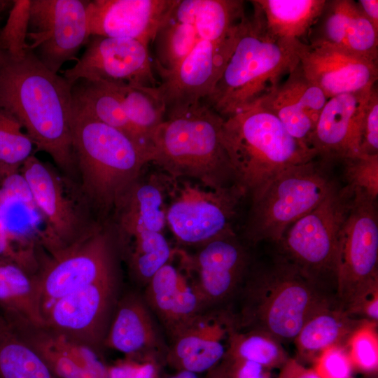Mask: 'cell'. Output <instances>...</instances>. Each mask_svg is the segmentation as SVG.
Returning a JSON list of instances; mask_svg holds the SVG:
<instances>
[{
	"label": "cell",
	"instance_id": "10",
	"mask_svg": "<svg viewBox=\"0 0 378 378\" xmlns=\"http://www.w3.org/2000/svg\"><path fill=\"white\" fill-rule=\"evenodd\" d=\"M378 220L376 201L352 194L340 232L335 300L345 312L378 286Z\"/></svg>",
	"mask_w": 378,
	"mask_h": 378
},
{
	"label": "cell",
	"instance_id": "17",
	"mask_svg": "<svg viewBox=\"0 0 378 378\" xmlns=\"http://www.w3.org/2000/svg\"><path fill=\"white\" fill-rule=\"evenodd\" d=\"M20 173L46 222L43 241L52 255L80 239L84 235L78 234V216L52 168L31 155L20 167Z\"/></svg>",
	"mask_w": 378,
	"mask_h": 378
},
{
	"label": "cell",
	"instance_id": "12",
	"mask_svg": "<svg viewBox=\"0 0 378 378\" xmlns=\"http://www.w3.org/2000/svg\"><path fill=\"white\" fill-rule=\"evenodd\" d=\"M120 290L118 270L44 307V326L102 354Z\"/></svg>",
	"mask_w": 378,
	"mask_h": 378
},
{
	"label": "cell",
	"instance_id": "53",
	"mask_svg": "<svg viewBox=\"0 0 378 378\" xmlns=\"http://www.w3.org/2000/svg\"><path fill=\"white\" fill-rule=\"evenodd\" d=\"M7 324L2 317H0V333L6 328Z\"/></svg>",
	"mask_w": 378,
	"mask_h": 378
},
{
	"label": "cell",
	"instance_id": "25",
	"mask_svg": "<svg viewBox=\"0 0 378 378\" xmlns=\"http://www.w3.org/2000/svg\"><path fill=\"white\" fill-rule=\"evenodd\" d=\"M307 44L336 48L378 63V31L354 0H326Z\"/></svg>",
	"mask_w": 378,
	"mask_h": 378
},
{
	"label": "cell",
	"instance_id": "1",
	"mask_svg": "<svg viewBox=\"0 0 378 378\" xmlns=\"http://www.w3.org/2000/svg\"><path fill=\"white\" fill-rule=\"evenodd\" d=\"M72 89L30 50L16 59L0 56V108L19 121L36 150L48 153L66 170L75 162Z\"/></svg>",
	"mask_w": 378,
	"mask_h": 378
},
{
	"label": "cell",
	"instance_id": "28",
	"mask_svg": "<svg viewBox=\"0 0 378 378\" xmlns=\"http://www.w3.org/2000/svg\"><path fill=\"white\" fill-rule=\"evenodd\" d=\"M361 321L348 314L336 302L323 307L305 321L295 337L296 359L312 363L327 348L344 346Z\"/></svg>",
	"mask_w": 378,
	"mask_h": 378
},
{
	"label": "cell",
	"instance_id": "45",
	"mask_svg": "<svg viewBox=\"0 0 378 378\" xmlns=\"http://www.w3.org/2000/svg\"><path fill=\"white\" fill-rule=\"evenodd\" d=\"M220 364L227 378H272L270 370L255 362L223 358Z\"/></svg>",
	"mask_w": 378,
	"mask_h": 378
},
{
	"label": "cell",
	"instance_id": "30",
	"mask_svg": "<svg viewBox=\"0 0 378 378\" xmlns=\"http://www.w3.org/2000/svg\"><path fill=\"white\" fill-rule=\"evenodd\" d=\"M0 308L3 317L16 316L44 326L34 276L14 261L0 257Z\"/></svg>",
	"mask_w": 378,
	"mask_h": 378
},
{
	"label": "cell",
	"instance_id": "34",
	"mask_svg": "<svg viewBox=\"0 0 378 378\" xmlns=\"http://www.w3.org/2000/svg\"><path fill=\"white\" fill-rule=\"evenodd\" d=\"M224 358L246 360L272 370L281 368L288 358L282 343L274 336L259 330H239L229 333Z\"/></svg>",
	"mask_w": 378,
	"mask_h": 378
},
{
	"label": "cell",
	"instance_id": "48",
	"mask_svg": "<svg viewBox=\"0 0 378 378\" xmlns=\"http://www.w3.org/2000/svg\"><path fill=\"white\" fill-rule=\"evenodd\" d=\"M165 368L154 360L139 361L132 378H164Z\"/></svg>",
	"mask_w": 378,
	"mask_h": 378
},
{
	"label": "cell",
	"instance_id": "24",
	"mask_svg": "<svg viewBox=\"0 0 378 378\" xmlns=\"http://www.w3.org/2000/svg\"><path fill=\"white\" fill-rule=\"evenodd\" d=\"M373 85L328 99L312 139L317 157L331 162L360 155L361 122Z\"/></svg>",
	"mask_w": 378,
	"mask_h": 378
},
{
	"label": "cell",
	"instance_id": "18",
	"mask_svg": "<svg viewBox=\"0 0 378 378\" xmlns=\"http://www.w3.org/2000/svg\"><path fill=\"white\" fill-rule=\"evenodd\" d=\"M233 327L232 309L203 312L169 341L166 367L174 372L206 373L223 359Z\"/></svg>",
	"mask_w": 378,
	"mask_h": 378
},
{
	"label": "cell",
	"instance_id": "16",
	"mask_svg": "<svg viewBox=\"0 0 378 378\" xmlns=\"http://www.w3.org/2000/svg\"><path fill=\"white\" fill-rule=\"evenodd\" d=\"M76 63L63 76L79 80L155 87L148 46L134 39L90 36Z\"/></svg>",
	"mask_w": 378,
	"mask_h": 378
},
{
	"label": "cell",
	"instance_id": "37",
	"mask_svg": "<svg viewBox=\"0 0 378 378\" xmlns=\"http://www.w3.org/2000/svg\"><path fill=\"white\" fill-rule=\"evenodd\" d=\"M258 101L279 120L295 140L312 149V139L315 125L300 106L280 87L279 83Z\"/></svg>",
	"mask_w": 378,
	"mask_h": 378
},
{
	"label": "cell",
	"instance_id": "6",
	"mask_svg": "<svg viewBox=\"0 0 378 378\" xmlns=\"http://www.w3.org/2000/svg\"><path fill=\"white\" fill-rule=\"evenodd\" d=\"M71 140L85 192L99 207H118L150 162V152L74 106Z\"/></svg>",
	"mask_w": 378,
	"mask_h": 378
},
{
	"label": "cell",
	"instance_id": "41",
	"mask_svg": "<svg viewBox=\"0 0 378 378\" xmlns=\"http://www.w3.org/2000/svg\"><path fill=\"white\" fill-rule=\"evenodd\" d=\"M279 85L300 106L316 127L328 98L318 86L306 77L299 62Z\"/></svg>",
	"mask_w": 378,
	"mask_h": 378
},
{
	"label": "cell",
	"instance_id": "42",
	"mask_svg": "<svg viewBox=\"0 0 378 378\" xmlns=\"http://www.w3.org/2000/svg\"><path fill=\"white\" fill-rule=\"evenodd\" d=\"M341 160L344 164L346 187L351 192L376 201L378 196V155H359Z\"/></svg>",
	"mask_w": 378,
	"mask_h": 378
},
{
	"label": "cell",
	"instance_id": "5",
	"mask_svg": "<svg viewBox=\"0 0 378 378\" xmlns=\"http://www.w3.org/2000/svg\"><path fill=\"white\" fill-rule=\"evenodd\" d=\"M244 18L234 50L205 103L225 118L257 102L298 64L297 46L274 38L255 5Z\"/></svg>",
	"mask_w": 378,
	"mask_h": 378
},
{
	"label": "cell",
	"instance_id": "31",
	"mask_svg": "<svg viewBox=\"0 0 378 378\" xmlns=\"http://www.w3.org/2000/svg\"><path fill=\"white\" fill-rule=\"evenodd\" d=\"M74 106L149 148L131 125L118 92L111 83L79 80L73 86Z\"/></svg>",
	"mask_w": 378,
	"mask_h": 378
},
{
	"label": "cell",
	"instance_id": "36",
	"mask_svg": "<svg viewBox=\"0 0 378 378\" xmlns=\"http://www.w3.org/2000/svg\"><path fill=\"white\" fill-rule=\"evenodd\" d=\"M200 41L191 24L178 21L169 15L153 41L158 74L176 66Z\"/></svg>",
	"mask_w": 378,
	"mask_h": 378
},
{
	"label": "cell",
	"instance_id": "40",
	"mask_svg": "<svg viewBox=\"0 0 378 378\" xmlns=\"http://www.w3.org/2000/svg\"><path fill=\"white\" fill-rule=\"evenodd\" d=\"M31 0H15L6 22L0 31V49L16 59L28 51L27 35Z\"/></svg>",
	"mask_w": 378,
	"mask_h": 378
},
{
	"label": "cell",
	"instance_id": "19",
	"mask_svg": "<svg viewBox=\"0 0 378 378\" xmlns=\"http://www.w3.org/2000/svg\"><path fill=\"white\" fill-rule=\"evenodd\" d=\"M142 293L130 290L118 302L104 347L137 361L154 360L165 367L169 344Z\"/></svg>",
	"mask_w": 378,
	"mask_h": 378
},
{
	"label": "cell",
	"instance_id": "11",
	"mask_svg": "<svg viewBox=\"0 0 378 378\" xmlns=\"http://www.w3.org/2000/svg\"><path fill=\"white\" fill-rule=\"evenodd\" d=\"M177 253L206 310L232 309L252 262L234 231L201 245L193 254L178 248Z\"/></svg>",
	"mask_w": 378,
	"mask_h": 378
},
{
	"label": "cell",
	"instance_id": "38",
	"mask_svg": "<svg viewBox=\"0 0 378 378\" xmlns=\"http://www.w3.org/2000/svg\"><path fill=\"white\" fill-rule=\"evenodd\" d=\"M34 144L19 121L0 108V180L18 172L34 150Z\"/></svg>",
	"mask_w": 378,
	"mask_h": 378
},
{
	"label": "cell",
	"instance_id": "14",
	"mask_svg": "<svg viewBox=\"0 0 378 378\" xmlns=\"http://www.w3.org/2000/svg\"><path fill=\"white\" fill-rule=\"evenodd\" d=\"M87 4L80 0H31L28 48L55 74L66 62L78 59L90 37Z\"/></svg>",
	"mask_w": 378,
	"mask_h": 378
},
{
	"label": "cell",
	"instance_id": "21",
	"mask_svg": "<svg viewBox=\"0 0 378 378\" xmlns=\"http://www.w3.org/2000/svg\"><path fill=\"white\" fill-rule=\"evenodd\" d=\"M4 320L58 378H109L108 364L94 349L20 317Z\"/></svg>",
	"mask_w": 378,
	"mask_h": 378
},
{
	"label": "cell",
	"instance_id": "52",
	"mask_svg": "<svg viewBox=\"0 0 378 378\" xmlns=\"http://www.w3.org/2000/svg\"><path fill=\"white\" fill-rule=\"evenodd\" d=\"M164 378H201L200 375L186 371H176L169 376Z\"/></svg>",
	"mask_w": 378,
	"mask_h": 378
},
{
	"label": "cell",
	"instance_id": "47",
	"mask_svg": "<svg viewBox=\"0 0 378 378\" xmlns=\"http://www.w3.org/2000/svg\"><path fill=\"white\" fill-rule=\"evenodd\" d=\"M276 378H321L312 368H307L296 358H288Z\"/></svg>",
	"mask_w": 378,
	"mask_h": 378
},
{
	"label": "cell",
	"instance_id": "23",
	"mask_svg": "<svg viewBox=\"0 0 378 378\" xmlns=\"http://www.w3.org/2000/svg\"><path fill=\"white\" fill-rule=\"evenodd\" d=\"M297 55L306 77L328 99L368 88L377 81L378 63L343 50L300 43Z\"/></svg>",
	"mask_w": 378,
	"mask_h": 378
},
{
	"label": "cell",
	"instance_id": "33",
	"mask_svg": "<svg viewBox=\"0 0 378 378\" xmlns=\"http://www.w3.org/2000/svg\"><path fill=\"white\" fill-rule=\"evenodd\" d=\"M131 125L147 145L166 116L164 102L155 87L113 84Z\"/></svg>",
	"mask_w": 378,
	"mask_h": 378
},
{
	"label": "cell",
	"instance_id": "27",
	"mask_svg": "<svg viewBox=\"0 0 378 378\" xmlns=\"http://www.w3.org/2000/svg\"><path fill=\"white\" fill-rule=\"evenodd\" d=\"M171 16L191 24L201 41H218L239 27L246 15L240 0H178Z\"/></svg>",
	"mask_w": 378,
	"mask_h": 378
},
{
	"label": "cell",
	"instance_id": "22",
	"mask_svg": "<svg viewBox=\"0 0 378 378\" xmlns=\"http://www.w3.org/2000/svg\"><path fill=\"white\" fill-rule=\"evenodd\" d=\"M175 250L173 258L155 273L142 293L167 342L206 311Z\"/></svg>",
	"mask_w": 378,
	"mask_h": 378
},
{
	"label": "cell",
	"instance_id": "29",
	"mask_svg": "<svg viewBox=\"0 0 378 378\" xmlns=\"http://www.w3.org/2000/svg\"><path fill=\"white\" fill-rule=\"evenodd\" d=\"M267 32L285 44L304 43L319 17L326 0H253Z\"/></svg>",
	"mask_w": 378,
	"mask_h": 378
},
{
	"label": "cell",
	"instance_id": "4",
	"mask_svg": "<svg viewBox=\"0 0 378 378\" xmlns=\"http://www.w3.org/2000/svg\"><path fill=\"white\" fill-rule=\"evenodd\" d=\"M221 138L235 183L251 198L280 172L317 157L258 100L224 118Z\"/></svg>",
	"mask_w": 378,
	"mask_h": 378
},
{
	"label": "cell",
	"instance_id": "8",
	"mask_svg": "<svg viewBox=\"0 0 378 378\" xmlns=\"http://www.w3.org/2000/svg\"><path fill=\"white\" fill-rule=\"evenodd\" d=\"M352 194L336 186L316 208L293 223L278 251L322 290L335 298L338 239Z\"/></svg>",
	"mask_w": 378,
	"mask_h": 378
},
{
	"label": "cell",
	"instance_id": "13",
	"mask_svg": "<svg viewBox=\"0 0 378 378\" xmlns=\"http://www.w3.org/2000/svg\"><path fill=\"white\" fill-rule=\"evenodd\" d=\"M118 270L116 246L109 233L97 230L52 255L36 274L44 307Z\"/></svg>",
	"mask_w": 378,
	"mask_h": 378
},
{
	"label": "cell",
	"instance_id": "2",
	"mask_svg": "<svg viewBox=\"0 0 378 378\" xmlns=\"http://www.w3.org/2000/svg\"><path fill=\"white\" fill-rule=\"evenodd\" d=\"M335 302L278 251L266 263L251 262L232 307L234 328L293 342L314 312Z\"/></svg>",
	"mask_w": 378,
	"mask_h": 378
},
{
	"label": "cell",
	"instance_id": "39",
	"mask_svg": "<svg viewBox=\"0 0 378 378\" xmlns=\"http://www.w3.org/2000/svg\"><path fill=\"white\" fill-rule=\"evenodd\" d=\"M378 323L362 319L344 345L354 371L377 375Z\"/></svg>",
	"mask_w": 378,
	"mask_h": 378
},
{
	"label": "cell",
	"instance_id": "35",
	"mask_svg": "<svg viewBox=\"0 0 378 378\" xmlns=\"http://www.w3.org/2000/svg\"><path fill=\"white\" fill-rule=\"evenodd\" d=\"M0 378H58L7 325L0 333Z\"/></svg>",
	"mask_w": 378,
	"mask_h": 378
},
{
	"label": "cell",
	"instance_id": "7",
	"mask_svg": "<svg viewBox=\"0 0 378 378\" xmlns=\"http://www.w3.org/2000/svg\"><path fill=\"white\" fill-rule=\"evenodd\" d=\"M327 162L316 157L288 167L251 198L245 229L249 242L278 243L293 223L326 198L337 186L326 172Z\"/></svg>",
	"mask_w": 378,
	"mask_h": 378
},
{
	"label": "cell",
	"instance_id": "51",
	"mask_svg": "<svg viewBox=\"0 0 378 378\" xmlns=\"http://www.w3.org/2000/svg\"><path fill=\"white\" fill-rule=\"evenodd\" d=\"M204 378H227V377H226L225 371L223 370V368L220 363L217 366H216L215 368H214L213 369H211V370L205 373V376Z\"/></svg>",
	"mask_w": 378,
	"mask_h": 378
},
{
	"label": "cell",
	"instance_id": "9",
	"mask_svg": "<svg viewBox=\"0 0 378 378\" xmlns=\"http://www.w3.org/2000/svg\"><path fill=\"white\" fill-rule=\"evenodd\" d=\"M245 196L237 184L214 189L171 178L167 225L179 244L197 248L233 230L237 206Z\"/></svg>",
	"mask_w": 378,
	"mask_h": 378
},
{
	"label": "cell",
	"instance_id": "3",
	"mask_svg": "<svg viewBox=\"0 0 378 378\" xmlns=\"http://www.w3.org/2000/svg\"><path fill=\"white\" fill-rule=\"evenodd\" d=\"M223 120L205 102L166 114L151 136L150 162L173 179H193L209 188L236 184L221 138Z\"/></svg>",
	"mask_w": 378,
	"mask_h": 378
},
{
	"label": "cell",
	"instance_id": "44",
	"mask_svg": "<svg viewBox=\"0 0 378 378\" xmlns=\"http://www.w3.org/2000/svg\"><path fill=\"white\" fill-rule=\"evenodd\" d=\"M360 155H378V89L374 84L365 108L360 127Z\"/></svg>",
	"mask_w": 378,
	"mask_h": 378
},
{
	"label": "cell",
	"instance_id": "50",
	"mask_svg": "<svg viewBox=\"0 0 378 378\" xmlns=\"http://www.w3.org/2000/svg\"><path fill=\"white\" fill-rule=\"evenodd\" d=\"M356 2L362 13L378 31V1L358 0Z\"/></svg>",
	"mask_w": 378,
	"mask_h": 378
},
{
	"label": "cell",
	"instance_id": "46",
	"mask_svg": "<svg viewBox=\"0 0 378 378\" xmlns=\"http://www.w3.org/2000/svg\"><path fill=\"white\" fill-rule=\"evenodd\" d=\"M0 257L11 260L33 275L37 270V263L31 260L14 246L7 228L0 218Z\"/></svg>",
	"mask_w": 378,
	"mask_h": 378
},
{
	"label": "cell",
	"instance_id": "49",
	"mask_svg": "<svg viewBox=\"0 0 378 378\" xmlns=\"http://www.w3.org/2000/svg\"><path fill=\"white\" fill-rule=\"evenodd\" d=\"M139 361L128 358L108 364L109 378H132Z\"/></svg>",
	"mask_w": 378,
	"mask_h": 378
},
{
	"label": "cell",
	"instance_id": "15",
	"mask_svg": "<svg viewBox=\"0 0 378 378\" xmlns=\"http://www.w3.org/2000/svg\"><path fill=\"white\" fill-rule=\"evenodd\" d=\"M243 20L230 36L218 41H200L176 66L159 73L161 82L157 88L166 114L204 102L209 97L234 50Z\"/></svg>",
	"mask_w": 378,
	"mask_h": 378
},
{
	"label": "cell",
	"instance_id": "20",
	"mask_svg": "<svg viewBox=\"0 0 378 378\" xmlns=\"http://www.w3.org/2000/svg\"><path fill=\"white\" fill-rule=\"evenodd\" d=\"M178 0H94L88 1L90 36L130 38L148 46Z\"/></svg>",
	"mask_w": 378,
	"mask_h": 378
},
{
	"label": "cell",
	"instance_id": "54",
	"mask_svg": "<svg viewBox=\"0 0 378 378\" xmlns=\"http://www.w3.org/2000/svg\"><path fill=\"white\" fill-rule=\"evenodd\" d=\"M355 378V377H353ZM363 378H377V375H365Z\"/></svg>",
	"mask_w": 378,
	"mask_h": 378
},
{
	"label": "cell",
	"instance_id": "26",
	"mask_svg": "<svg viewBox=\"0 0 378 378\" xmlns=\"http://www.w3.org/2000/svg\"><path fill=\"white\" fill-rule=\"evenodd\" d=\"M171 178L165 174L139 178L118 207L120 232L149 230L162 232L167 225V205Z\"/></svg>",
	"mask_w": 378,
	"mask_h": 378
},
{
	"label": "cell",
	"instance_id": "32",
	"mask_svg": "<svg viewBox=\"0 0 378 378\" xmlns=\"http://www.w3.org/2000/svg\"><path fill=\"white\" fill-rule=\"evenodd\" d=\"M130 243L127 251L130 273L136 284L144 288L155 273L174 256L172 248L162 232L132 230L120 233Z\"/></svg>",
	"mask_w": 378,
	"mask_h": 378
},
{
	"label": "cell",
	"instance_id": "43",
	"mask_svg": "<svg viewBox=\"0 0 378 378\" xmlns=\"http://www.w3.org/2000/svg\"><path fill=\"white\" fill-rule=\"evenodd\" d=\"M312 369L321 378H353L354 372L344 346L335 345L323 351L312 362Z\"/></svg>",
	"mask_w": 378,
	"mask_h": 378
}]
</instances>
